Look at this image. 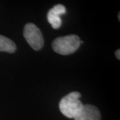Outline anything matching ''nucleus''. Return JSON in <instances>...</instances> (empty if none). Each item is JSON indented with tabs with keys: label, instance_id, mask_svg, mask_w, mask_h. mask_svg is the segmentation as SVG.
Masks as SVG:
<instances>
[{
	"label": "nucleus",
	"instance_id": "20e7f679",
	"mask_svg": "<svg viewBox=\"0 0 120 120\" xmlns=\"http://www.w3.org/2000/svg\"><path fill=\"white\" fill-rule=\"evenodd\" d=\"M74 119L75 120H100L101 113L98 108L94 105L83 104L82 109Z\"/></svg>",
	"mask_w": 120,
	"mask_h": 120
},
{
	"label": "nucleus",
	"instance_id": "f257e3e1",
	"mask_svg": "<svg viewBox=\"0 0 120 120\" xmlns=\"http://www.w3.org/2000/svg\"><path fill=\"white\" fill-rule=\"evenodd\" d=\"M80 98V93L73 91L61 99L59 107L62 114L68 118H74L77 116L83 105Z\"/></svg>",
	"mask_w": 120,
	"mask_h": 120
},
{
	"label": "nucleus",
	"instance_id": "0eeeda50",
	"mask_svg": "<svg viewBox=\"0 0 120 120\" xmlns=\"http://www.w3.org/2000/svg\"><path fill=\"white\" fill-rule=\"evenodd\" d=\"M116 57H117L118 60H120V49H118V50H117V51H116Z\"/></svg>",
	"mask_w": 120,
	"mask_h": 120
},
{
	"label": "nucleus",
	"instance_id": "f03ea898",
	"mask_svg": "<svg viewBox=\"0 0 120 120\" xmlns=\"http://www.w3.org/2000/svg\"><path fill=\"white\" fill-rule=\"evenodd\" d=\"M81 40L76 35H69L56 38L52 43L53 49L60 55H69L80 46Z\"/></svg>",
	"mask_w": 120,
	"mask_h": 120
},
{
	"label": "nucleus",
	"instance_id": "423d86ee",
	"mask_svg": "<svg viewBox=\"0 0 120 120\" xmlns=\"http://www.w3.org/2000/svg\"><path fill=\"white\" fill-rule=\"evenodd\" d=\"M16 48V45L12 40L0 35V52L14 53Z\"/></svg>",
	"mask_w": 120,
	"mask_h": 120
},
{
	"label": "nucleus",
	"instance_id": "39448f33",
	"mask_svg": "<svg viewBox=\"0 0 120 120\" xmlns=\"http://www.w3.org/2000/svg\"><path fill=\"white\" fill-rule=\"evenodd\" d=\"M65 7L61 4L56 5L49 11L47 13V21L53 29L57 30L61 27L62 21L60 15L65 14Z\"/></svg>",
	"mask_w": 120,
	"mask_h": 120
},
{
	"label": "nucleus",
	"instance_id": "7ed1b4c3",
	"mask_svg": "<svg viewBox=\"0 0 120 120\" xmlns=\"http://www.w3.org/2000/svg\"><path fill=\"white\" fill-rule=\"evenodd\" d=\"M23 35L27 42L35 50H40L43 46V35L40 30L34 23L26 24L24 27Z\"/></svg>",
	"mask_w": 120,
	"mask_h": 120
}]
</instances>
